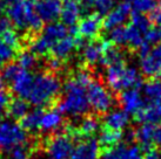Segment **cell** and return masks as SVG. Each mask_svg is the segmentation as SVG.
I'll list each match as a JSON object with an SVG mask.
<instances>
[{
	"label": "cell",
	"mask_w": 161,
	"mask_h": 159,
	"mask_svg": "<svg viewBox=\"0 0 161 159\" xmlns=\"http://www.w3.org/2000/svg\"><path fill=\"white\" fill-rule=\"evenodd\" d=\"M59 111L71 117H80L90 111L87 98V88L79 83L74 77L69 79L64 85V97L58 104Z\"/></svg>",
	"instance_id": "obj_1"
},
{
	"label": "cell",
	"mask_w": 161,
	"mask_h": 159,
	"mask_svg": "<svg viewBox=\"0 0 161 159\" xmlns=\"http://www.w3.org/2000/svg\"><path fill=\"white\" fill-rule=\"evenodd\" d=\"M61 90V81L52 71H42L34 76L27 101L36 106H46L57 101Z\"/></svg>",
	"instance_id": "obj_2"
},
{
	"label": "cell",
	"mask_w": 161,
	"mask_h": 159,
	"mask_svg": "<svg viewBox=\"0 0 161 159\" xmlns=\"http://www.w3.org/2000/svg\"><path fill=\"white\" fill-rule=\"evenodd\" d=\"M28 144L26 130L14 119H4L0 122V150L9 151L19 145Z\"/></svg>",
	"instance_id": "obj_3"
},
{
	"label": "cell",
	"mask_w": 161,
	"mask_h": 159,
	"mask_svg": "<svg viewBox=\"0 0 161 159\" xmlns=\"http://www.w3.org/2000/svg\"><path fill=\"white\" fill-rule=\"evenodd\" d=\"M87 98L90 106L97 114H107L114 105V97L101 82L92 80L87 87Z\"/></svg>",
	"instance_id": "obj_4"
},
{
	"label": "cell",
	"mask_w": 161,
	"mask_h": 159,
	"mask_svg": "<svg viewBox=\"0 0 161 159\" xmlns=\"http://www.w3.org/2000/svg\"><path fill=\"white\" fill-rule=\"evenodd\" d=\"M73 149V138L68 135L54 136L49 139L46 146L48 159H71Z\"/></svg>",
	"instance_id": "obj_5"
},
{
	"label": "cell",
	"mask_w": 161,
	"mask_h": 159,
	"mask_svg": "<svg viewBox=\"0 0 161 159\" xmlns=\"http://www.w3.org/2000/svg\"><path fill=\"white\" fill-rule=\"evenodd\" d=\"M71 159H98L100 157V145L98 139L92 137L76 141Z\"/></svg>",
	"instance_id": "obj_6"
},
{
	"label": "cell",
	"mask_w": 161,
	"mask_h": 159,
	"mask_svg": "<svg viewBox=\"0 0 161 159\" xmlns=\"http://www.w3.org/2000/svg\"><path fill=\"white\" fill-rule=\"evenodd\" d=\"M103 18L98 13L87 14L78 25V34L88 40L97 39L103 29Z\"/></svg>",
	"instance_id": "obj_7"
},
{
	"label": "cell",
	"mask_w": 161,
	"mask_h": 159,
	"mask_svg": "<svg viewBox=\"0 0 161 159\" xmlns=\"http://www.w3.org/2000/svg\"><path fill=\"white\" fill-rule=\"evenodd\" d=\"M119 102L122 106V110L126 111L128 115H135L146 104L145 98L140 93V89L135 88L121 91Z\"/></svg>",
	"instance_id": "obj_8"
},
{
	"label": "cell",
	"mask_w": 161,
	"mask_h": 159,
	"mask_svg": "<svg viewBox=\"0 0 161 159\" xmlns=\"http://www.w3.org/2000/svg\"><path fill=\"white\" fill-rule=\"evenodd\" d=\"M140 68L146 77L155 79V76L161 71V44L154 46L147 56L141 59Z\"/></svg>",
	"instance_id": "obj_9"
},
{
	"label": "cell",
	"mask_w": 161,
	"mask_h": 159,
	"mask_svg": "<svg viewBox=\"0 0 161 159\" xmlns=\"http://www.w3.org/2000/svg\"><path fill=\"white\" fill-rule=\"evenodd\" d=\"M130 13H132V5L128 1H122L116 6L115 9H113L107 15H105L103 28L109 31L114 27L121 26L130 15Z\"/></svg>",
	"instance_id": "obj_10"
},
{
	"label": "cell",
	"mask_w": 161,
	"mask_h": 159,
	"mask_svg": "<svg viewBox=\"0 0 161 159\" xmlns=\"http://www.w3.org/2000/svg\"><path fill=\"white\" fill-rule=\"evenodd\" d=\"M34 9L42 21L53 22L60 15L61 1L60 0H36Z\"/></svg>",
	"instance_id": "obj_11"
},
{
	"label": "cell",
	"mask_w": 161,
	"mask_h": 159,
	"mask_svg": "<svg viewBox=\"0 0 161 159\" xmlns=\"http://www.w3.org/2000/svg\"><path fill=\"white\" fill-rule=\"evenodd\" d=\"M134 116L141 124H161V100L146 103Z\"/></svg>",
	"instance_id": "obj_12"
},
{
	"label": "cell",
	"mask_w": 161,
	"mask_h": 159,
	"mask_svg": "<svg viewBox=\"0 0 161 159\" xmlns=\"http://www.w3.org/2000/svg\"><path fill=\"white\" fill-rule=\"evenodd\" d=\"M27 0H15L6 9V14L18 29H27L26 23Z\"/></svg>",
	"instance_id": "obj_13"
},
{
	"label": "cell",
	"mask_w": 161,
	"mask_h": 159,
	"mask_svg": "<svg viewBox=\"0 0 161 159\" xmlns=\"http://www.w3.org/2000/svg\"><path fill=\"white\" fill-rule=\"evenodd\" d=\"M33 80L34 76L32 75L30 70H25L23 69L21 73L17 76V79L14 80L12 84H11V88L18 97L24 98V100H28L30 97V94L32 90V85H33Z\"/></svg>",
	"instance_id": "obj_14"
},
{
	"label": "cell",
	"mask_w": 161,
	"mask_h": 159,
	"mask_svg": "<svg viewBox=\"0 0 161 159\" xmlns=\"http://www.w3.org/2000/svg\"><path fill=\"white\" fill-rule=\"evenodd\" d=\"M121 63H125V55L120 46H116L108 40H103L101 64L109 67L114 64H121Z\"/></svg>",
	"instance_id": "obj_15"
},
{
	"label": "cell",
	"mask_w": 161,
	"mask_h": 159,
	"mask_svg": "<svg viewBox=\"0 0 161 159\" xmlns=\"http://www.w3.org/2000/svg\"><path fill=\"white\" fill-rule=\"evenodd\" d=\"M81 5L80 0H64L61 3V12L60 18L64 25L66 26H73L80 18Z\"/></svg>",
	"instance_id": "obj_16"
},
{
	"label": "cell",
	"mask_w": 161,
	"mask_h": 159,
	"mask_svg": "<svg viewBox=\"0 0 161 159\" xmlns=\"http://www.w3.org/2000/svg\"><path fill=\"white\" fill-rule=\"evenodd\" d=\"M103 123H105V128L106 129L122 132L128 126L130 115L122 109L108 111L103 117Z\"/></svg>",
	"instance_id": "obj_17"
},
{
	"label": "cell",
	"mask_w": 161,
	"mask_h": 159,
	"mask_svg": "<svg viewBox=\"0 0 161 159\" xmlns=\"http://www.w3.org/2000/svg\"><path fill=\"white\" fill-rule=\"evenodd\" d=\"M63 123V114L59 111V109H57V108L55 109H51V110L44 112L39 130H41L42 132L45 133L55 132L57 130L61 128Z\"/></svg>",
	"instance_id": "obj_18"
},
{
	"label": "cell",
	"mask_w": 161,
	"mask_h": 159,
	"mask_svg": "<svg viewBox=\"0 0 161 159\" xmlns=\"http://www.w3.org/2000/svg\"><path fill=\"white\" fill-rule=\"evenodd\" d=\"M154 130H155V124L143 123L139 128L134 130V138L135 141L138 143L140 149L142 150H148L153 147L154 141H153V136H154Z\"/></svg>",
	"instance_id": "obj_19"
},
{
	"label": "cell",
	"mask_w": 161,
	"mask_h": 159,
	"mask_svg": "<svg viewBox=\"0 0 161 159\" xmlns=\"http://www.w3.org/2000/svg\"><path fill=\"white\" fill-rule=\"evenodd\" d=\"M103 40L93 39L90 40L85 48L82 49V58L86 64L94 66L97 63H101L103 59Z\"/></svg>",
	"instance_id": "obj_20"
},
{
	"label": "cell",
	"mask_w": 161,
	"mask_h": 159,
	"mask_svg": "<svg viewBox=\"0 0 161 159\" xmlns=\"http://www.w3.org/2000/svg\"><path fill=\"white\" fill-rule=\"evenodd\" d=\"M125 68V63L107 67V70H106V82H107L108 87L112 89L113 91H116V93H121L122 91L121 82H122V76H124Z\"/></svg>",
	"instance_id": "obj_21"
},
{
	"label": "cell",
	"mask_w": 161,
	"mask_h": 159,
	"mask_svg": "<svg viewBox=\"0 0 161 159\" xmlns=\"http://www.w3.org/2000/svg\"><path fill=\"white\" fill-rule=\"evenodd\" d=\"M67 33V27L63 22H49L45 28H42L41 36H44L47 41L54 44L57 41L66 38Z\"/></svg>",
	"instance_id": "obj_22"
},
{
	"label": "cell",
	"mask_w": 161,
	"mask_h": 159,
	"mask_svg": "<svg viewBox=\"0 0 161 159\" xmlns=\"http://www.w3.org/2000/svg\"><path fill=\"white\" fill-rule=\"evenodd\" d=\"M73 49H75L74 38L73 36H66V38L57 41L52 46L49 53L52 54V56H54V58L65 60L66 58L69 56V54L73 52Z\"/></svg>",
	"instance_id": "obj_23"
},
{
	"label": "cell",
	"mask_w": 161,
	"mask_h": 159,
	"mask_svg": "<svg viewBox=\"0 0 161 159\" xmlns=\"http://www.w3.org/2000/svg\"><path fill=\"white\" fill-rule=\"evenodd\" d=\"M42 115H44V109L40 108V106H36V109L28 111V114L20 121L21 122L20 125L26 131L36 132L40 128V122L41 118H42Z\"/></svg>",
	"instance_id": "obj_24"
},
{
	"label": "cell",
	"mask_w": 161,
	"mask_h": 159,
	"mask_svg": "<svg viewBox=\"0 0 161 159\" xmlns=\"http://www.w3.org/2000/svg\"><path fill=\"white\" fill-rule=\"evenodd\" d=\"M30 111V103L24 98L17 97L13 98L8 106L7 115H9L14 121H21Z\"/></svg>",
	"instance_id": "obj_25"
},
{
	"label": "cell",
	"mask_w": 161,
	"mask_h": 159,
	"mask_svg": "<svg viewBox=\"0 0 161 159\" xmlns=\"http://www.w3.org/2000/svg\"><path fill=\"white\" fill-rule=\"evenodd\" d=\"M142 96L145 102H154L161 100V81L157 79L148 80L142 84Z\"/></svg>",
	"instance_id": "obj_26"
},
{
	"label": "cell",
	"mask_w": 161,
	"mask_h": 159,
	"mask_svg": "<svg viewBox=\"0 0 161 159\" xmlns=\"http://www.w3.org/2000/svg\"><path fill=\"white\" fill-rule=\"evenodd\" d=\"M122 136L124 135L120 131H113V130L105 128L101 131V133H100V137H99V141H98L100 149L103 147V150H105V149L113 147L118 143H120L121 139H122Z\"/></svg>",
	"instance_id": "obj_27"
},
{
	"label": "cell",
	"mask_w": 161,
	"mask_h": 159,
	"mask_svg": "<svg viewBox=\"0 0 161 159\" xmlns=\"http://www.w3.org/2000/svg\"><path fill=\"white\" fill-rule=\"evenodd\" d=\"M31 52L36 56H46L51 52V48L53 44L44 38V36H36L28 42Z\"/></svg>",
	"instance_id": "obj_28"
},
{
	"label": "cell",
	"mask_w": 161,
	"mask_h": 159,
	"mask_svg": "<svg viewBox=\"0 0 161 159\" xmlns=\"http://www.w3.org/2000/svg\"><path fill=\"white\" fill-rule=\"evenodd\" d=\"M143 42H145V38L138 28H135L133 25L126 26V44H128L130 48L138 50V48Z\"/></svg>",
	"instance_id": "obj_29"
},
{
	"label": "cell",
	"mask_w": 161,
	"mask_h": 159,
	"mask_svg": "<svg viewBox=\"0 0 161 159\" xmlns=\"http://www.w3.org/2000/svg\"><path fill=\"white\" fill-rule=\"evenodd\" d=\"M17 55H18L17 56V62L20 64V67L23 69H25V70H31V69L36 67L38 59H36V55H34L31 50L21 49Z\"/></svg>",
	"instance_id": "obj_30"
},
{
	"label": "cell",
	"mask_w": 161,
	"mask_h": 159,
	"mask_svg": "<svg viewBox=\"0 0 161 159\" xmlns=\"http://www.w3.org/2000/svg\"><path fill=\"white\" fill-rule=\"evenodd\" d=\"M130 25H133L135 28H138L141 33H146L152 27V22L149 21L148 17H146L145 14L134 12L132 9V13H130Z\"/></svg>",
	"instance_id": "obj_31"
},
{
	"label": "cell",
	"mask_w": 161,
	"mask_h": 159,
	"mask_svg": "<svg viewBox=\"0 0 161 159\" xmlns=\"http://www.w3.org/2000/svg\"><path fill=\"white\" fill-rule=\"evenodd\" d=\"M23 70V68L20 67L18 62H8V63H6L4 67V70H3V79H4V82L7 84H12L14 80L17 79V76L21 73Z\"/></svg>",
	"instance_id": "obj_32"
},
{
	"label": "cell",
	"mask_w": 161,
	"mask_h": 159,
	"mask_svg": "<svg viewBox=\"0 0 161 159\" xmlns=\"http://www.w3.org/2000/svg\"><path fill=\"white\" fill-rule=\"evenodd\" d=\"M108 41H111L112 44L116 46H124L126 44V27L122 25L118 27H114L108 32Z\"/></svg>",
	"instance_id": "obj_33"
},
{
	"label": "cell",
	"mask_w": 161,
	"mask_h": 159,
	"mask_svg": "<svg viewBox=\"0 0 161 159\" xmlns=\"http://www.w3.org/2000/svg\"><path fill=\"white\" fill-rule=\"evenodd\" d=\"M1 40H3L7 46H9V47H12L13 49H15L18 53L23 49L21 44H20V39H19L17 32L14 31L13 28L4 32V33H1Z\"/></svg>",
	"instance_id": "obj_34"
},
{
	"label": "cell",
	"mask_w": 161,
	"mask_h": 159,
	"mask_svg": "<svg viewBox=\"0 0 161 159\" xmlns=\"http://www.w3.org/2000/svg\"><path fill=\"white\" fill-rule=\"evenodd\" d=\"M158 0H134L132 9L139 13H151L158 5Z\"/></svg>",
	"instance_id": "obj_35"
},
{
	"label": "cell",
	"mask_w": 161,
	"mask_h": 159,
	"mask_svg": "<svg viewBox=\"0 0 161 159\" xmlns=\"http://www.w3.org/2000/svg\"><path fill=\"white\" fill-rule=\"evenodd\" d=\"M17 54H18V52L15 49L7 46L3 40L0 39V66L13 61V59L15 58Z\"/></svg>",
	"instance_id": "obj_36"
},
{
	"label": "cell",
	"mask_w": 161,
	"mask_h": 159,
	"mask_svg": "<svg viewBox=\"0 0 161 159\" xmlns=\"http://www.w3.org/2000/svg\"><path fill=\"white\" fill-rule=\"evenodd\" d=\"M8 159H31L30 158V152H28V146L19 145L14 147L8 152Z\"/></svg>",
	"instance_id": "obj_37"
},
{
	"label": "cell",
	"mask_w": 161,
	"mask_h": 159,
	"mask_svg": "<svg viewBox=\"0 0 161 159\" xmlns=\"http://www.w3.org/2000/svg\"><path fill=\"white\" fill-rule=\"evenodd\" d=\"M114 4H115V0H97L95 8L98 14H100L101 17H105L112 11Z\"/></svg>",
	"instance_id": "obj_38"
},
{
	"label": "cell",
	"mask_w": 161,
	"mask_h": 159,
	"mask_svg": "<svg viewBox=\"0 0 161 159\" xmlns=\"http://www.w3.org/2000/svg\"><path fill=\"white\" fill-rule=\"evenodd\" d=\"M122 159H143V156H142V152H141L140 146L136 145V144L127 145L125 151H124Z\"/></svg>",
	"instance_id": "obj_39"
},
{
	"label": "cell",
	"mask_w": 161,
	"mask_h": 159,
	"mask_svg": "<svg viewBox=\"0 0 161 159\" xmlns=\"http://www.w3.org/2000/svg\"><path fill=\"white\" fill-rule=\"evenodd\" d=\"M145 41L149 44H158L161 41V29L160 27H151L145 33Z\"/></svg>",
	"instance_id": "obj_40"
},
{
	"label": "cell",
	"mask_w": 161,
	"mask_h": 159,
	"mask_svg": "<svg viewBox=\"0 0 161 159\" xmlns=\"http://www.w3.org/2000/svg\"><path fill=\"white\" fill-rule=\"evenodd\" d=\"M11 101H12V97H11L8 91L0 90V117H4L5 115H7Z\"/></svg>",
	"instance_id": "obj_41"
},
{
	"label": "cell",
	"mask_w": 161,
	"mask_h": 159,
	"mask_svg": "<svg viewBox=\"0 0 161 159\" xmlns=\"http://www.w3.org/2000/svg\"><path fill=\"white\" fill-rule=\"evenodd\" d=\"M148 19H149V21L152 22L153 25L159 26V27L161 26V0L158 3V5L155 6V8L149 13Z\"/></svg>",
	"instance_id": "obj_42"
},
{
	"label": "cell",
	"mask_w": 161,
	"mask_h": 159,
	"mask_svg": "<svg viewBox=\"0 0 161 159\" xmlns=\"http://www.w3.org/2000/svg\"><path fill=\"white\" fill-rule=\"evenodd\" d=\"M46 63H47V67H48L49 71H52V73H57V71L60 70L64 66L63 60H60V59H58V58H54V56L49 58Z\"/></svg>",
	"instance_id": "obj_43"
},
{
	"label": "cell",
	"mask_w": 161,
	"mask_h": 159,
	"mask_svg": "<svg viewBox=\"0 0 161 159\" xmlns=\"http://www.w3.org/2000/svg\"><path fill=\"white\" fill-rule=\"evenodd\" d=\"M13 28V23L9 20V18L7 15L4 14H0V33H4V32L12 29Z\"/></svg>",
	"instance_id": "obj_44"
},
{
	"label": "cell",
	"mask_w": 161,
	"mask_h": 159,
	"mask_svg": "<svg viewBox=\"0 0 161 159\" xmlns=\"http://www.w3.org/2000/svg\"><path fill=\"white\" fill-rule=\"evenodd\" d=\"M143 159H161V150L157 149V147H151L146 150L145 152V156H143Z\"/></svg>",
	"instance_id": "obj_45"
},
{
	"label": "cell",
	"mask_w": 161,
	"mask_h": 159,
	"mask_svg": "<svg viewBox=\"0 0 161 159\" xmlns=\"http://www.w3.org/2000/svg\"><path fill=\"white\" fill-rule=\"evenodd\" d=\"M153 141L157 146L161 149V124L160 125H155V130H154V136H153Z\"/></svg>",
	"instance_id": "obj_46"
},
{
	"label": "cell",
	"mask_w": 161,
	"mask_h": 159,
	"mask_svg": "<svg viewBox=\"0 0 161 159\" xmlns=\"http://www.w3.org/2000/svg\"><path fill=\"white\" fill-rule=\"evenodd\" d=\"M95 3H97V0H80L81 12H82V11L88 12L93 6H95Z\"/></svg>",
	"instance_id": "obj_47"
},
{
	"label": "cell",
	"mask_w": 161,
	"mask_h": 159,
	"mask_svg": "<svg viewBox=\"0 0 161 159\" xmlns=\"http://www.w3.org/2000/svg\"><path fill=\"white\" fill-rule=\"evenodd\" d=\"M4 79H3V74H1V71H0V90H3L4 89Z\"/></svg>",
	"instance_id": "obj_48"
},
{
	"label": "cell",
	"mask_w": 161,
	"mask_h": 159,
	"mask_svg": "<svg viewBox=\"0 0 161 159\" xmlns=\"http://www.w3.org/2000/svg\"><path fill=\"white\" fill-rule=\"evenodd\" d=\"M160 29H161V26H160Z\"/></svg>",
	"instance_id": "obj_49"
}]
</instances>
